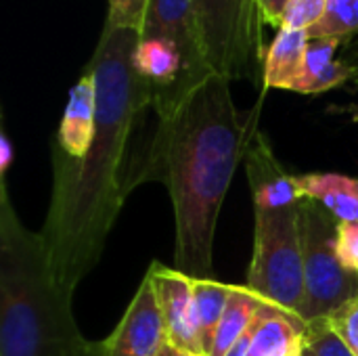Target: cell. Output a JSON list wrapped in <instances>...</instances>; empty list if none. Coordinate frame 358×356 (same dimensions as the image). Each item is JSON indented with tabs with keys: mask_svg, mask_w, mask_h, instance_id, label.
<instances>
[{
	"mask_svg": "<svg viewBox=\"0 0 358 356\" xmlns=\"http://www.w3.org/2000/svg\"><path fill=\"white\" fill-rule=\"evenodd\" d=\"M357 73H358V71H357Z\"/></svg>",
	"mask_w": 358,
	"mask_h": 356,
	"instance_id": "30",
	"label": "cell"
},
{
	"mask_svg": "<svg viewBox=\"0 0 358 356\" xmlns=\"http://www.w3.org/2000/svg\"><path fill=\"white\" fill-rule=\"evenodd\" d=\"M336 252L348 271L358 273V222H338Z\"/></svg>",
	"mask_w": 358,
	"mask_h": 356,
	"instance_id": "22",
	"label": "cell"
},
{
	"mask_svg": "<svg viewBox=\"0 0 358 356\" xmlns=\"http://www.w3.org/2000/svg\"><path fill=\"white\" fill-rule=\"evenodd\" d=\"M302 254H304V302L300 317L327 319L342 304L358 296V273L348 271L336 252L338 220L315 199L300 201Z\"/></svg>",
	"mask_w": 358,
	"mask_h": 356,
	"instance_id": "6",
	"label": "cell"
},
{
	"mask_svg": "<svg viewBox=\"0 0 358 356\" xmlns=\"http://www.w3.org/2000/svg\"><path fill=\"white\" fill-rule=\"evenodd\" d=\"M357 118H358V113H357Z\"/></svg>",
	"mask_w": 358,
	"mask_h": 356,
	"instance_id": "29",
	"label": "cell"
},
{
	"mask_svg": "<svg viewBox=\"0 0 358 356\" xmlns=\"http://www.w3.org/2000/svg\"><path fill=\"white\" fill-rule=\"evenodd\" d=\"M300 201L283 210H254V252L248 271L254 292L298 317L304 302Z\"/></svg>",
	"mask_w": 358,
	"mask_h": 356,
	"instance_id": "4",
	"label": "cell"
},
{
	"mask_svg": "<svg viewBox=\"0 0 358 356\" xmlns=\"http://www.w3.org/2000/svg\"><path fill=\"white\" fill-rule=\"evenodd\" d=\"M138 29L105 23L86 67L94 80V136L84 159L52 151V193L42 237L57 285L73 296L96 266L126 197L141 185L134 130L153 92L134 67Z\"/></svg>",
	"mask_w": 358,
	"mask_h": 356,
	"instance_id": "1",
	"label": "cell"
},
{
	"mask_svg": "<svg viewBox=\"0 0 358 356\" xmlns=\"http://www.w3.org/2000/svg\"><path fill=\"white\" fill-rule=\"evenodd\" d=\"M358 31V0H329L325 17L308 29L310 38H340L344 40Z\"/></svg>",
	"mask_w": 358,
	"mask_h": 356,
	"instance_id": "17",
	"label": "cell"
},
{
	"mask_svg": "<svg viewBox=\"0 0 358 356\" xmlns=\"http://www.w3.org/2000/svg\"><path fill=\"white\" fill-rule=\"evenodd\" d=\"M260 2V15L264 23H271L275 27H281L285 8L292 0H258Z\"/></svg>",
	"mask_w": 358,
	"mask_h": 356,
	"instance_id": "23",
	"label": "cell"
},
{
	"mask_svg": "<svg viewBox=\"0 0 358 356\" xmlns=\"http://www.w3.org/2000/svg\"><path fill=\"white\" fill-rule=\"evenodd\" d=\"M310 36L306 29L279 27L262 61L264 88L294 90L306 59Z\"/></svg>",
	"mask_w": 358,
	"mask_h": 356,
	"instance_id": "14",
	"label": "cell"
},
{
	"mask_svg": "<svg viewBox=\"0 0 358 356\" xmlns=\"http://www.w3.org/2000/svg\"><path fill=\"white\" fill-rule=\"evenodd\" d=\"M168 344L157 294L149 275L141 281L117 327L101 342L103 356H157Z\"/></svg>",
	"mask_w": 358,
	"mask_h": 356,
	"instance_id": "7",
	"label": "cell"
},
{
	"mask_svg": "<svg viewBox=\"0 0 358 356\" xmlns=\"http://www.w3.org/2000/svg\"><path fill=\"white\" fill-rule=\"evenodd\" d=\"M254 325V323H252ZM250 342H252V327H250V332L227 353L224 356H248V353H250Z\"/></svg>",
	"mask_w": 358,
	"mask_h": 356,
	"instance_id": "25",
	"label": "cell"
},
{
	"mask_svg": "<svg viewBox=\"0 0 358 356\" xmlns=\"http://www.w3.org/2000/svg\"><path fill=\"white\" fill-rule=\"evenodd\" d=\"M235 285L214 279H195V329L203 355L210 356L216 329L227 311Z\"/></svg>",
	"mask_w": 358,
	"mask_h": 356,
	"instance_id": "16",
	"label": "cell"
},
{
	"mask_svg": "<svg viewBox=\"0 0 358 356\" xmlns=\"http://www.w3.org/2000/svg\"><path fill=\"white\" fill-rule=\"evenodd\" d=\"M174 356H199V355H191V353H178V350H176V355Z\"/></svg>",
	"mask_w": 358,
	"mask_h": 356,
	"instance_id": "27",
	"label": "cell"
},
{
	"mask_svg": "<svg viewBox=\"0 0 358 356\" xmlns=\"http://www.w3.org/2000/svg\"><path fill=\"white\" fill-rule=\"evenodd\" d=\"M0 356H103L82 338L71 294L52 275L42 233L17 216L6 180L0 185Z\"/></svg>",
	"mask_w": 358,
	"mask_h": 356,
	"instance_id": "3",
	"label": "cell"
},
{
	"mask_svg": "<svg viewBox=\"0 0 358 356\" xmlns=\"http://www.w3.org/2000/svg\"><path fill=\"white\" fill-rule=\"evenodd\" d=\"M94 136V80L86 69L69 90V99L57 130L55 149L80 162L88 153Z\"/></svg>",
	"mask_w": 358,
	"mask_h": 356,
	"instance_id": "11",
	"label": "cell"
},
{
	"mask_svg": "<svg viewBox=\"0 0 358 356\" xmlns=\"http://www.w3.org/2000/svg\"><path fill=\"white\" fill-rule=\"evenodd\" d=\"M340 44V38H310L302 73L292 92L321 94L348 82L358 69L336 57Z\"/></svg>",
	"mask_w": 358,
	"mask_h": 356,
	"instance_id": "13",
	"label": "cell"
},
{
	"mask_svg": "<svg viewBox=\"0 0 358 356\" xmlns=\"http://www.w3.org/2000/svg\"><path fill=\"white\" fill-rule=\"evenodd\" d=\"M147 275L157 294L168 344L178 353L206 356L195 329V279L162 262H151Z\"/></svg>",
	"mask_w": 358,
	"mask_h": 356,
	"instance_id": "8",
	"label": "cell"
},
{
	"mask_svg": "<svg viewBox=\"0 0 358 356\" xmlns=\"http://www.w3.org/2000/svg\"><path fill=\"white\" fill-rule=\"evenodd\" d=\"M306 348L313 356H355L342 338L329 327L327 319L306 325Z\"/></svg>",
	"mask_w": 358,
	"mask_h": 356,
	"instance_id": "18",
	"label": "cell"
},
{
	"mask_svg": "<svg viewBox=\"0 0 358 356\" xmlns=\"http://www.w3.org/2000/svg\"><path fill=\"white\" fill-rule=\"evenodd\" d=\"M258 292H254L250 285H235L231 300L227 304V311L220 319V325L214 336V344L210 356H224L252 327L258 311L266 304Z\"/></svg>",
	"mask_w": 358,
	"mask_h": 356,
	"instance_id": "15",
	"label": "cell"
},
{
	"mask_svg": "<svg viewBox=\"0 0 358 356\" xmlns=\"http://www.w3.org/2000/svg\"><path fill=\"white\" fill-rule=\"evenodd\" d=\"M13 162H15L13 145H10V141H8V136L2 132V134H0V170H2V176L6 174V170L10 168Z\"/></svg>",
	"mask_w": 358,
	"mask_h": 356,
	"instance_id": "24",
	"label": "cell"
},
{
	"mask_svg": "<svg viewBox=\"0 0 358 356\" xmlns=\"http://www.w3.org/2000/svg\"><path fill=\"white\" fill-rule=\"evenodd\" d=\"M327 323L352 350V355L358 356V296L331 313L327 317Z\"/></svg>",
	"mask_w": 358,
	"mask_h": 356,
	"instance_id": "20",
	"label": "cell"
},
{
	"mask_svg": "<svg viewBox=\"0 0 358 356\" xmlns=\"http://www.w3.org/2000/svg\"><path fill=\"white\" fill-rule=\"evenodd\" d=\"M300 197L315 199L338 222H358V178L338 172L294 174Z\"/></svg>",
	"mask_w": 358,
	"mask_h": 356,
	"instance_id": "12",
	"label": "cell"
},
{
	"mask_svg": "<svg viewBox=\"0 0 358 356\" xmlns=\"http://www.w3.org/2000/svg\"><path fill=\"white\" fill-rule=\"evenodd\" d=\"M149 0H109V15L107 23L115 27H130L143 29L147 17Z\"/></svg>",
	"mask_w": 358,
	"mask_h": 356,
	"instance_id": "21",
	"label": "cell"
},
{
	"mask_svg": "<svg viewBox=\"0 0 358 356\" xmlns=\"http://www.w3.org/2000/svg\"><path fill=\"white\" fill-rule=\"evenodd\" d=\"M304 356H313L310 353H308V348H306V355H304Z\"/></svg>",
	"mask_w": 358,
	"mask_h": 356,
	"instance_id": "28",
	"label": "cell"
},
{
	"mask_svg": "<svg viewBox=\"0 0 358 356\" xmlns=\"http://www.w3.org/2000/svg\"><path fill=\"white\" fill-rule=\"evenodd\" d=\"M203 63L210 73L248 78L264 61L258 0H195Z\"/></svg>",
	"mask_w": 358,
	"mask_h": 356,
	"instance_id": "5",
	"label": "cell"
},
{
	"mask_svg": "<svg viewBox=\"0 0 358 356\" xmlns=\"http://www.w3.org/2000/svg\"><path fill=\"white\" fill-rule=\"evenodd\" d=\"M329 0H292L285 8L281 27L289 29H313L327 10Z\"/></svg>",
	"mask_w": 358,
	"mask_h": 356,
	"instance_id": "19",
	"label": "cell"
},
{
	"mask_svg": "<svg viewBox=\"0 0 358 356\" xmlns=\"http://www.w3.org/2000/svg\"><path fill=\"white\" fill-rule=\"evenodd\" d=\"M245 170L252 187L254 210H283L302 199L296 189L294 174L283 170L268 138L260 130H256L248 145Z\"/></svg>",
	"mask_w": 358,
	"mask_h": 356,
	"instance_id": "9",
	"label": "cell"
},
{
	"mask_svg": "<svg viewBox=\"0 0 358 356\" xmlns=\"http://www.w3.org/2000/svg\"><path fill=\"white\" fill-rule=\"evenodd\" d=\"M306 325L302 317L266 302L254 319L248 356H304Z\"/></svg>",
	"mask_w": 358,
	"mask_h": 356,
	"instance_id": "10",
	"label": "cell"
},
{
	"mask_svg": "<svg viewBox=\"0 0 358 356\" xmlns=\"http://www.w3.org/2000/svg\"><path fill=\"white\" fill-rule=\"evenodd\" d=\"M174 355H176V350H174V348H172L170 344H166V346L162 348V353H159L157 356H174Z\"/></svg>",
	"mask_w": 358,
	"mask_h": 356,
	"instance_id": "26",
	"label": "cell"
},
{
	"mask_svg": "<svg viewBox=\"0 0 358 356\" xmlns=\"http://www.w3.org/2000/svg\"><path fill=\"white\" fill-rule=\"evenodd\" d=\"M258 109L241 115L231 80L206 76L157 115L147 153V180H162L174 206V269L212 279L214 233L227 191L256 134Z\"/></svg>",
	"mask_w": 358,
	"mask_h": 356,
	"instance_id": "2",
	"label": "cell"
}]
</instances>
